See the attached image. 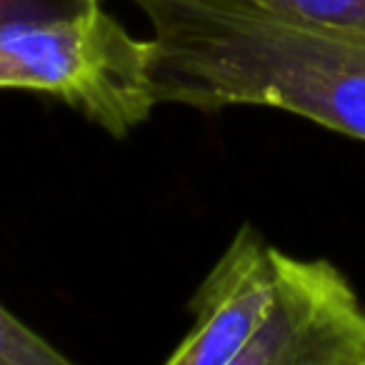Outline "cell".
Returning <instances> with one entry per match:
<instances>
[{
    "mask_svg": "<svg viewBox=\"0 0 365 365\" xmlns=\"http://www.w3.org/2000/svg\"><path fill=\"white\" fill-rule=\"evenodd\" d=\"M255 3L318 26L365 33V0H255Z\"/></svg>",
    "mask_w": 365,
    "mask_h": 365,
    "instance_id": "5",
    "label": "cell"
},
{
    "mask_svg": "<svg viewBox=\"0 0 365 365\" xmlns=\"http://www.w3.org/2000/svg\"><path fill=\"white\" fill-rule=\"evenodd\" d=\"M88 3H101V0H0V23L16 21V18L63 16Z\"/></svg>",
    "mask_w": 365,
    "mask_h": 365,
    "instance_id": "6",
    "label": "cell"
},
{
    "mask_svg": "<svg viewBox=\"0 0 365 365\" xmlns=\"http://www.w3.org/2000/svg\"><path fill=\"white\" fill-rule=\"evenodd\" d=\"M150 26L158 106L275 108L365 140V33L255 0H133Z\"/></svg>",
    "mask_w": 365,
    "mask_h": 365,
    "instance_id": "1",
    "label": "cell"
},
{
    "mask_svg": "<svg viewBox=\"0 0 365 365\" xmlns=\"http://www.w3.org/2000/svg\"><path fill=\"white\" fill-rule=\"evenodd\" d=\"M173 365H365V305L328 260L235 233L193 298Z\"/></svg>",
    "mask_w": 365,
    "mask_h": 365,
    "instance_id": "2",
    "label": "cell"
},
{
    "mask_svg": "<svg viewBox=\"0 0 365 365\" xmlns=\"http://www.w3.org/2000/svg\"><path fill=\"white\" fill-rule=\"evenodd\" d=\"M71 363L53 343L0 305V365H66Z\"/></svg>",
    "mask_w": 365,
    "mask_h": 365,
    "instance_id": "4",
    "label": "cell"
},
{
    "mask_svg": "<svg viewBox=\"0 0 365 365\" xmlns=\"http://www.w3.org/2000/svg\"><path fill=\"white\" fill-rule=\"evenodd\" d=\"M0 91L56 96L113 138L128 135L158 106L150 43L101 3L0 23Z\"/></svg>",
    "mask_w": 365,
    "mask_h": 365,
    "instance_id": "3",
    "label": "cell"
}]
</instances>
